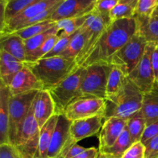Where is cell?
Returning a JSON list of instances; mask_svg holds the SVG:
<instances>
[{"instance_id": "6da1fadb", "label": "cell", "mask_w": 158, "mask_h": 158, "mask_svg": "<svg viewBox=\"0 0 158 158\" xmlns=\"http://www.w3.org/2000/svg\"><path fill=\"white\" fill-rule=\"evenodd\" d=\"M136 32L137 22L134 17L111 23L103 31L97 44L80 66L86 67L97 63L110 64L112 57L131 40Z\"/></svg>"}, {"instance_id": "7a4b0ae2", "label": "cell", "mask_w": 158, "mask_h": 158, "mask_svg": "<svg viewBox=\"0 0 158 158\" xmlns=\"http://www.w3.org/2000/svg\"><path fill=\"white\" fill-rule=\"evenodd\" d=\"M41 83L43 89L49 90L78 69L75 60L54 56L26 63Z\"/></svg>"}, {"instance_id": "3957f363", "label": "cell", "mask_w": 158, "mask_h": 158, "mask_svg": "<svg viewBox=\"0 0 158 158\" xmlns=\"http://www.w3.org/2000/svg\"><path fill=\"white\" fill-rule=\"evenodd\" d=\"M143 94L127 77L121 90L106 100L104 120L110 117L129 120L139 114L142 106Z\"/></svg>"}, {"instance_id": "277c9868", "label": "cell", "mask_w": 158, "mask_h": 158, "mask_svg": "<svg viewBox=\"0 0 158 158\" xmlns=\"http://www.w3.org/2000/svg\"><path fill=\"white\" fill-rule=\"evenodd\" d=\"M86 75L83 80L77 98H106V85L112 66L97 63L85 67Z\"/></svg>"}, {"instance_id": "5b68a950", "label": "cell", "mask_w": 158, "mask_h": 158, "mask_svg": "<svg viewBox=\"0 0 158 158\" xmlns=\"http://www.w3.org/2000/svg\"><path fill=\"white\" fill-rule=\"evenodd\" d=\"M148 44L147 40L136 32L131 40L112 57L110 65L118 68L128 77L143 58Z\"/></svg>"}, {"instance_id": "8992f818", "label": "cell", "mask_w": 158, "mask_h": 158, "mask_svg": "<svg viewBox=\"0 0 158 158\" xmlns=\"http://www.w3.org/2000/svg\"><path fill=\"white\" fill-rule=\"evenodd\" d=\"M40 128L31 106L26 118L12 147L20 158H38Z\"/></svg>"}, {"instance_id": "52a82bcc", "label": "cell", "mask_w": 158, "mask_h": 158, "mask_svg": "<svg viewBox=\"0 0 158 158\" xmlns=\"http://www.w3.org/2000/svg\"><path fill=\"white\" fill-rule=\"evenodd\" d=\"M86 73V68L80 66L58 85L48 90L55 104L56 114H63L68 104L77 97Z\"/></svg>"}, {"instance_id": "ba28073f", "label": "cell", "mask_w": 158, "mask_h": 158, "mask_svg": "<svg viewBox=\"0 0 158 158\" xmlns=\"http://www.w3.org/2000/svg\"><path fill=\"white\" fill-rule=\"evenodd\" d=\"M40 90H32L15 96L9 100V144L13 146L26 118L36 94Z\"/></svg>"}, {"instance_id": "9c48e42d", "label": "cell", "mask_w": 158, "mask_h": 158, "mask_svg": "<svg viewBox=\"0 0 158 158\" xmlns=\"http://www.w3.org/2000/svg\"><path fill=\"white\" fill-rule=\"evenodd\" d=\"M106 100L100 98L74 99L66 106L63 114L70 121L96 116L105 117Z\"/></svg>"}, {"instance_id": "30bf717a", "label": "cell", "mask_w": 158, "mask_h": 158, "mask_svg": "<svg viewBox=\"0 0 158 158\" xmlns=\"http://www.w3.org/2000/svg\"><path fill=\"white\" fill-rule=\"evenodd\" d=\"M71 123L72 121L63 114H59L48 151V158H65L69 149L77 143L70 135Z\"/></svg>"}, {"instance_id": "8fae6325", "label": "cell", "mask_w": 158, "mask_h": 158, "mask_svg": "<svg viewBox=\"0 0 158 158\" xmlns=\"http://www.w3.org/2000/svg\"><path fill=\"white\" fill-rule=\"evenodd\" d=\"M155 46L153 43L147 45L142 60L127 77L143 94L150 93L157 86L151 64V56Z\"/></svg>"}, {"instance_id": "7c38bea8", "label": "cell", "mask_w": 158, "mask_h": 158, "mask_svg": "<svg viewBox=\"0 0 158 158\" xmlns=\"http://www.w3.org/2000/svg\"><path fill=\"white\" fill-rule=\"evenodd\" d=\"M97 2V0H64L52 14L51 20L56 23L87 15L95 9Z\"/></svg>"}, {"instance_id": "4fadbf2b", "label": "cell", "mask_w": 158, "mask_h": 158, "mask_svg": "<svg viewBox=\"0 0 158 158\" xmlns=\"http://www.w3.org/2000/svg\"><path fill=\"white\" fill-rule=\"evenodd\" d=\"M64 0H40V1L36 2L35 3L32 4L27 9H25L24 11L14 17L13 19L10 20L6 26H4L2 30H0L2 35H8L15 32L18 29V28L28 21L30 19L33 18L35 15H39L41 12H44L46 9L62 3Z\"/></svg>"}, {"instance_id": "5bb4252c", "label": "cell", "mask_w": 158, "mask_h": 158, "mask_svg": "<svg viewBox=\"0 0 158 158\" xmlns=\"http://www.w3.org/2000/svg\"><path fill=\"white\" fill-rule=\"evenodd\" d=\"M127 120L110 117L104 120L99 135V151L110 148L127 127Z\"/></svg>"}, {"instance_id": "9a60e30c", "label": "cell", "mask_w": 158, "mask_h": 158, "mask_svg": "<svg viewBox=\"0 0 158 158\" xmlns=\"http://www.w3.org/2000/svg\"><path fill=\"white\" fill-rule=\"evenodd\" d=\"M104 117L96 116L89 118L72 121L70 125V135L76 143L87 137H93L100 132Z\"/></svg>"}, {"instance_id": "2e32d148", "label": "cell", "mask_w": 158, "mask_h": 158, "mask_svg": "<svg viewBox=\"0 0 158 158\" xmlns=\"http://www.w3.org/2000/svg\"><path fill=\"white\" fill-rule=\"evenodd\" d=\"M9 87L11 96L19 95L32 90L43 89L41 83L26 64L15 76Z\"/></svg>"}, {"instance_id": "e0dca14e", "label": "cell", "mask_w": 158, "mask_h": 158, "mask_svg": "<svg viewBox=\"0 0 158 158\" xmlns=\"http://www.w3.org/2000/svg\"><path fill=\"white\" fill-rule=\"evenodd\" d=\"M34 117L41 128L56 114L54 102L49 91L42 89L36 94L32 103Z\"/></svg>"}, {"instance_id": "ac0fdd59", "label": "cell", "mask_w": 158, "mask_h": 158, "mask_svg": "<svg viewBox=\"0 0 158 158\" xmlns=\"http://www.w3.org/2000/svg\"><path fill=\"white\" fill-rule=\"evenodd\" d=\"M137 32L140 33L148 43L158 46V7L149 16L135 15Z\"/></svg>"}, {"instance_id": "d6986e66", "label": "cell", "mask_w": 158, "mask_h": 158, "mask_svg": "<svg viewBox=\"0 0 158 158\" xmlns=\"http://www.w3.org/2000/svg\"><path fill=\"white\" fill-rule=\"evenodd\" d=\"M26 66L6 51L0 49V83L9 86L15 76Z\"/></svg>"}, {"instance_id": "ffe728a7", "label": "cell", "mask_w": 158, "mask_h": 158, "mask_svg": "<svg viewBox=\"0 0 158 158\" xmlns=\"http://www.w3.org/2000/svg\"><path fill=\"white\" fill-rule=\"evenodd\" d=\"M9 86L0 83V143H9Z\"/></svg>"}, {"instance_id": "44dd1931", "label": "cell", "mask_w": 158, "mask_h": 158, "mask_svg": "<svg viewBox=\"0 0 158 158\" xmlns=\"http://www.w3.org/2000/svg\"><path fill=\"white\" fill-rule=\"evenodd\" d=\"M0 49L7 52L19 61L23 63L26 62L24 40L15 34L2 35Z\"/></svg>"}, {"instance_id": "7402d4cb", "label": "cell", "mask_w": 158, "mask_h": 158, "mask_svg": "<svg viewBox=\"0 0 158 158\" xmlns=\"http://www.w3.org/2000/svg\"><path fill=\"white\" fill-rule=\"evenodd\" d=\"M139 114L143 117L147 127L158 121V91L156 87L150 93L143 94Z\"/></svg>"}, {"instance_id": "603a6c76", "label": "cell", "mask_w": 158, "mask_h": 158, "mask_svg": "<svg viewBox=\"0 0 158 158\" xmlns=\"http://www.w3.org/2000/svg\"><path fill=\"white\" fill-rule=\"evenodd\" d=\"M58 117L59 114L53 115L40 128L38 158H48V151L56 126Z\"/></svg>"}, {"instance_id": "cb8c5ba5", "label": "cell", "mask_w": 158, "mask_h": 158, "mask_svg": "<svg viewBox=\"0 0 158 158\" xmlns=\"http://www.w3.org/2000/svg\"><path fill=\"white\" fill-rule=\"evenodd\" d=\"M60 30L59 29L57 25L54 26L51 29H48L47 31L44 32L43 33L40 34L38 35L32 37L30 39L24 40L25 43V49H26V62L29 63L32 60L34 54L40 49L43 43H45L48 38L53 35L60 33Z\"/></svg>"}, {"instance_id": "d4e9b609", "label": "cell", "mask_w": 158, "mask_h": 158, "mask_svg": "<svg viewBox=\"0 0 158 158\" xmlns=\"http://www.w3.org/2000/svg\"><path fill=\"white\" fill-rule=\"evenodd\" d=\"M39 1L40 0H13V1L9 2L5 9V12L3 15H1L0 30H2L12 19Z\"/></svg>"}, {"instance_id": "484cf974", "label": "cell", "mask_w": 158, "mask_h": 158, "mask_svg": "<svg viewBox=\"0 0 158 158\" xmlns=\"http://www.w3.org/2000/svg\"><path fill=\"white\" fill-rule=\"evenodd\" d=\"M88 35H89V33L86 30L80 29L77 31L66 49L59 56L76 60L77 57L78 56L79 54L84 47Z\"/></svg>"}, {"instance_id": "4316f807", "label": "cell", "mask_w": 158, "mask_h": 158, "mask_svg": "<svg viewBox=\"0 0 158 158\" xmlns=\"http://www.w3.org/2000/svg\"><path fill=\"white\" fill-rule=\"evenodd\" d=\"M132 144L133 142L131 138V135L127 128L126 127L120 137L110 148L99 152L114 158H121L123 154L132 146Z\"/></svg>"}, {"instance_id": "83f0119b", "label": "cell", "mask_w": 158, "mask_h": 158, "mask_svg": "<svg viewBox=\"0 0 158 158\" xmlns=\"http://www.w3.org/2000/svg\"><path fill=\"white\" fill-rule=\"evenodd\" d=\"M127 77L120 69L112 66L106 85V99L118 94L126 83Z\"/></svg>"}, {"instance_id": "f1b7e54d", "label": "cell", "mask_w": 158, "mask_h": 158, "mask_svg": "<svg viewBox=\"0 0 158 158\" xmlns=\"http://www.w3.org/2000/svg\"><path fill=\"white\" fill-rule=\"evenodd\" d=\"M146 127V121L139 114L127 120V128L129 131L133 143L140 142Z\"/></svg>"}, {"instance_id": "f546056e", "label": "cell", "mask_w": 158, "mask_h": 158, "mask_svg": "<svg viewBox=\"0 0 158 158\" xmlns=\"http://www.w3.org/2000/svg\"><path fill=\"white\" fill-rule=\"evenodd\" d=\"M56 25V23L52 20H46V21L43 22V23H37V24L32 25V26H28V27L22 29L20 30L16 31L13 32L15 35L21 37L23 40H26L28 39H30L32 37L38 35L40 34L43 33L44 32L47 31L48 29H51L54 26Z\"/></svg>"}, {"instance_id": "4dcf8cb0", "label": "cell", "mask_w": 158, "mask_h": 158, "mask_svg": "<svg viewBox=\"0 0 158 158\" xmlns=\"http://www.w3.org/2000/svg\"><path fill=\"white\" fill-rule=\"evenodd\" d=\"M136 7L137 6L134 5L119 1L110 13V23L119 19L134 18L136 14Z\"/></svg>"}, {"instance_id": "1f68e13d", "label": "cell", "mask_w": 158, "mask_h": 158, "mask_svg": "<svg viewBox=\"0 0 158 158\" xmlns=\"http://www.w3.org/2000/svg\"><path fill=\"white\" fill-rule=\"evenodd\" d=\"M87 16L88 15H85V16L78 17V18L60 20V21L56 22V25L61 32L64 33L65 35H73L78 30H80V28L83 26L85 21L87 19Z\"/></svg>"}, {"instance_id": "d6a6232c", "label": "cell", "mask_w": 158, "mask_h": 158, "mask_svg": "<svg viewBox=\"0 0 158 158\" xmlns=\"http://www.w3.org/2000/svg\"><path fill=\"white\" fill-rule=\"evenodd\" d=\"M75 33L73 34V35H65L64 33L61 32L60 33V37L59 39L58 42L56 43V45L54 46V47L52 48V50L49 52V53L46 54L43 58H49V57H54V56H59L65 49H66V47L68 46V45L69 44L70 41L72 40V39L73 38ZM43 59V58H42ZM41 60V59H40Z\"/></svg>"}, {"instance_id": "836d02e7", "label": "cell", "mask_w": 158, "mask_h": 158, "mask_svg": "<svg viewBox=\"0 0 158 158\" xmlns=\"http://www.w3.org/2000/svg\"><path fill=\"white\" fill-rule=\"evenodd\" d=\"M60 37V34H56V35H53L49 37V38H48L45 41V43H43V46L40 47V49L34 54V56H32V60H31V61L29 63H33V62L38 61L40 59L43 58L46 54L49 53L52 50V48L54 47L56 43L58 42Z\"/></svg>"}, {"instance_id": "e575fe53", "label": "cell", "mask_w": 158, "mask_h": 158, "mask_svg": "<svg viewBox=\"0 0 158 158\" xmlns=\"http://www.w3.org/2000/svg\"><path fill=\"white\" fill-rule=\"evenodd\" d=\"M60 4H61V3H60ZM60 4L56 5V6H52V7L45 10L44 12H41V13H40L39 15H35V16H34L33 18L29 19L28 21H26V23L22 24L21 26L18 28V29H17L16 31L20 30V29H24V28L28 27V26H32V25L37 24V23H43V22L46 21V20L51 19V17H52V14H53L54 12L56 10V9L58 8V6H60ZM16 31H15V32H16Z\"/></svg>"}, {"instance_id": "d590c367", "label": "cell", "mask_w": 158, "mask_h": 158, "mask_svg": "<svg viewBox=\"0 0 158 158\" xmlns=\"http://www.w3.org/2000/svg\"><path fill=\"white\" fill-rule=\"evenodd\" d=\"M158 7V0H138L135 15L149 16Z\"/></svg>"}, {"instance_id": "8d00e7d4", "label": "cell", "mask_w": 158, "mask_h": 158, "mask_svg": "<svg viewBox=\"0 0 158 158\" xmlns=\"http://www.w3.org/2000/svg\"><path fill=\"white\" fill-rule=\"evenodd\" d=\"M119 2V0H100L97 1L95 9L105 19L110 20V13Z\"/></svg>"}, {"instance_id": "74e56055", "label": "cell", "mask_w": 158, "mask_h": 158, "mask_svg": "<svg viewBox=\"0 0 158 158\" xmlns=\"http://www.w3.org/2000/svg\"><path fill=\"white\" fill-rule=\"evenodd\" d=\"M145 146L141 142L133 143L121 158H144Z\"/></svg>"}, {"instance_id": "f35d334b", "label": "cell", "mask_w": 158, "mask_h": 158, "mask_svg": "<svg viewBox=\"0 0 158 158\" xmlns=\"http://www.w3.org/2000/svg\"><path fill=\"white\" fill-rule=\"evenodd\" d=\"M157 136H158V121L155 122V123H152V124L147 127L140 142H141V143L145 146V145H146L150 140H151L153 138L157 137Z\"/></svg>"}, {"instance_id": "ab89813d", "label": "cell", "mask_w": 158, "mask_h": 158, "mask_svg": "<svg viewBox=\"0 0 158 158\" xmlns=\"http://www.w3.org/2000/svg\"><path fill=\"white\" fill-rule=\"evenodd\" d=\"M144 158H158V136L145 145Z\"/></svg>"}, {"instance_id": "60d3db41", "label": "cell", "mask_w": 158, "mask_h": 158, "mask_svg": "<svg viewBox=\"0 0 158 158\" xmlns=\"http://www.w3.org/2000/svg\"><path fill=\"white\" fill-rule=\"evenodd\" d=\"M0 158H20L15 148L9 143L0 144Z\"/></svg>"}, {"instance_id": "b9f144b4", "label": "cell", "mask_w": 158, "mask_h": 158, "mask_svg": "<svg viewBox=\"0 0 158 158\" xmlns=\"http://www.w3.org/2000/svg\"><path fill=\"white\" fill-rule=\"evenodd\" d=\"M151 64L154 71L156 85L158 86V46H156L151 56Z\"/></svg>"}, {"instance_id": "7bdbcfd3", "label": "cell", "mask_w": 158, "mask_h": 158, "mask_svg": "<svg viewBox=\"0 0 158 158\" xmlns=\"http://www.w3.org/2000/svg\"><path fill=\"white\" fill-rule=\"evenodd\" d=\"M87 148H85L83 147L80 146L77 143L74 144L72 148L69 149V151H68L67 154L66 155L65 158H74L75 157H77V155L80 154L81 153H83V151H85Z\"/></svg>"}, {"instance_id": "ee69618b", "label": "cell", "mask_w": 158, "mask_h": 158, "mask_svg": "<svg viewBox=\"0 0 158 158\" xmlns=\"http://www.w3.org/2000/svg\"><path fill=\"white\" fill-rule=\"evenodd\" d=\"M120 2H125V3H129V4H132L137 6L138 0H120Z\"/></svg>"}, {"instance_id": "f6af8a7d", "label": "cell", "mask_w": 158, "mask_h": 158, "mask_svg": "<svg viewBox=\"0 0 158 158\" xmlns=\"http://www.w3.org/2000/svg\"><path fill=\"white\" fill-rule=\"evenodd\" d=\"M100 154H101V153H100ZM101 156H102V158H114L113 157H110V156L105 155V154H101Z\"/></svg>"}, {"instance_id": "bcb514c9", "label": "cell", "mask_w": 158, "mask_h": 158, "mask_svg": "<svg viewBox=\"0 0 158 158\" xmlns=\"http://www.w3.org/2000/svg\"><path fill=\"white\" fill-rule=\"evenodd\" d=\"M96 158H102V156H101V154H100V152H99V154H98V155H97V157H96Z\"/></svg>"}, {"instance_id": "7dc6e473", "label": "cell", "mask_w": 158, "mask_h": 158, "mask_svg": "<svg viewBox=\"0 0 158 158\" xmlns=\"http://www.w3.org/2000/svg\"><path fill=\"white\" fill-rule=\"evenodd\" d=\"M156 88H157V91H158V86H156Z\"/></svg>"}, {"instance_id": "c3c4849f", "label": "cell", "mask_w": 158, "mask_h": 158, "mask_svg": "<svg viewBox=\"0 0 158 158\" xmlns=\"http://www.w3.org/2000/svg\"><path fill=\"white\" fill-rule=\"evenodd\" d=\"M11 1H13V0H9V2H11Z\"/></svg>"}, {"instance_id": "681fc988", "label": "cell", "mask_w": 158, "mask_h": 158, "mask_svg": "<svg viewBox=\"0 0 158 158\" xmlns=\"http://www.w3.org/2000/svg\"><path fill=\"white\" fill-rule=\"evenodd\" d=\"M97 1H100V0H97ZM119 1H120V0H119Z\"/></svg>"}, {"instance_id": "f907efd6", "label": "cell", "mask_w": 158, "mask_h": 158, "mask_svg": "<svg viewBox=\"0 0 158 158\" xmlns=\"http://www.w3.org/2000/svg\"></svg>"}]
</instances>
